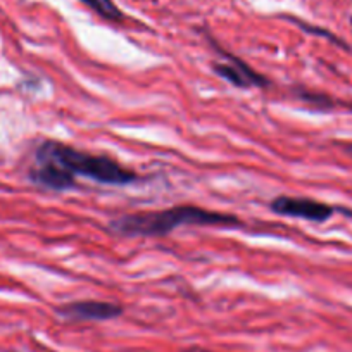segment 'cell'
<instances>
[{"mask_svg":"<svg viewBox=\"0 0 352 352\" xmlns=\"http://www.w3.org/2000/svg\"><path fill=\"white\" fill-rule=\"evenodd\" d=\"M233 214L209 211L197 206H175L162 211L135 212L111 223V228L124 236H164L180 226H240Z\"/></svg>","mask_w":352,"mask_h":352,"instance_id":"1","label":"cell"},{"mask_svg":"<svg viewBox=\"0 0 352 352\" xmlns=\"http://www.w3.org/2000/svg\"><path fill=\"white\" fill-rule=\"evenodd\" d=\"M35 157L52 162L73 180L76 178V175H80L88 180L97 182V184L118 185V187L140 180L137 173L124 168L107 155H96L90 152L78 151V148L60 144L57 140L42 142L36 147Z\"/></svg>","mask_w":352,"mask_h":352,"instance_id":"2","label":"cell"},{"mask_svg":"<svg viewBox=\"0 0 352 352\" xmlns=\"http://www.w3.org/2000/svg\"><path fill=\"white\" fill-rule=\"evenodd\" d=\"M272 211L276 214L289 216V218L307 219V221L323 223L330 219L335 209L324 202L314 201L307 197H289V195H280L272 202Z\"/></svg>","mask_w":352,"mask_h":352,"instance_id":"3","label":"cell"},{"mask_svg":"<svg viewBox=\"0 0 352 352\" xmlns=\"http://www.w3.org/2000/svg\"><path fill=\"white\" fill-rule=\"evenodd\" d=\"M223 57H226L225 63H214L212 64V69L218 76H221L223 80H226L228 83H232L233 87L239 88H264L270 85V80L263 74H259L257 71H254L252 67L247 63H243L242 59L235 56H230V54L221 52Z\"/></svg>","mask_w":352,"mask_h":352,"instance_id":"4","label":"cell"},{"mask_svg":"<svg viewBox=\"0 0 352 352\" xmlns=\"http://www.w3.org/2000/svg\"><path fill=\"white\" fill-rule=\"evenodd\" d=\"M63 316L76 321H106L123 314V307L102 300H76L59 309Z\"/></svg>","mask_w":352,"mask_h":352,"instance_id":"5","label":"cell"},{"mask_svg":"<svg viewBox=\"0 0 352 352\" xmlns=\"http://www.w3.org/2000/svg\"><path fill=\"white\" fill-rule=\"evenodd\" d=\"M81 2L107 21L120 23L124 19V14L116 8L113 0H81Z\"/></svg>","mask_w":352,"mask_h":352,"instance_id":"6","label":"cell"},{"mask_svg":"<svg viewBox=\"0 0 352 352\" xmlns=\"http://www.w3.org/2000/svg\"><path fill=\"white\" fill-rule=\"evenodd\" d=\"M187 352H209V351H202V349H190V351Z\"/></svg>","mask_w":352,"mask_h":352,"instance_id":"7","label":"cell"},{"mask_svg":"<svg viewBox=\"0 0 352 352\" xmlns=\"http://www.w3.org/2000/svg\"><path fill=\"white\" fill-rule=\"evenodd\" d=\"M345 151H347L349 154H352V144L351 145H345Z\"/></svg>","mask_w":352,"mask_h":352,"instance_id":"8","label":"cell"}]
</instances>
